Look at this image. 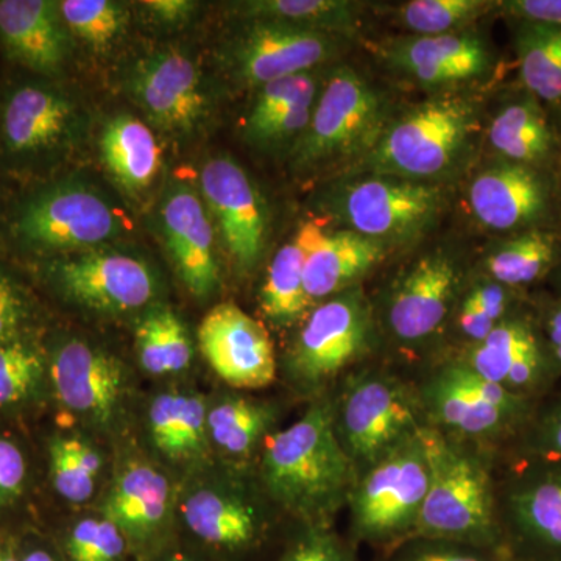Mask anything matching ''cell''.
<instances>
[{
	"mask_svg": "<svg viewBox=\"0 0 561 561\" xmlns=\"http://www.w3.org/2000/svg\"><path fill=\"white\" fill-rule=\"evenodd\" d=\"M101 149L106 168L124 190L140 192L157 179L161 165L157 138L130 114H121L106 124Z\"/></svg>",
	"mask_w": 561,
	"mask_h": 561,
	"instance_id": "cell-35",
	"label": "cell"
},
{
	"mask_svg": "<svg viewBox=\"0 0 561 561\" xmlns=\"http://www.w3.org/2000/svg\"><path fill=\"white\" fill-rule=\"evenodd\" d=\"M62 549L70 561H119L125 535L105 516L81 519L66 534Z\"/></svg>",
	"mask_w": 561,
	"mask_h": 561,
	"instance_id": "cell-44",
	"label": "cell"
},
{
	"mask_svg": "<svg viewBox=\"0 0 561 561\" xmlns=\"http://www.w3.org/2000/svg\"><path fill=\"white\" fill-rule=\"evenodd\" d=\"M7 231L21 250L47 256L108 241L121 231V221L90 187L57 181L18 202Z\"/></svg>",
	"mask_w": 561,
	"mask_h": 561,
	"instance_id": "cell-11",
	"label": "cell"
},
{
	"mask_svg": "<svg viewBox=\"0 0 561 561\" xmlns=\"http://www.w3.org/2000/svg\"><path fill=\"white\" fill-rule=\"evenodd\" d=\"M161 225L181 280L195 297H209L219 286L214 231L205 205L190 186L176 184L168 192Z\"/></svg>",
	"mask_w": 561,
	"mask_h": 561,
	"instance_id": "cell-26",
	"label": "cell"
},
{
	"mask_svg": "<svg viewBox=\"0 0 561 561\" xmlns=\"http://www.w3.org/2000/svg\"><path fill=\"white\" fill-rule=\"evenodd\" d=\"M306 247L300 231L276 251L260 291L261 311L278 328L297 324L311 312L305 289Z\"/></svg>",
	"mask_w": 561,
	"mask_h": 561,
	"instance_id": "cell-37",
	"label": "cell"
},
{
	"mask_svg": "<svg viewBox=\"0 0 561 561\" xmlns=\"http://www.w3.org/2000/svg\"><path fill=\"white\" fill-rule=\"evenodd\" d=\"M14 542H16L20 561H61L60 557L55 556L44 542L36 540V538L14 537Z\"/></svg>",
	"mask_w": 561,
	"mask_h": 561,
	"instance_id": "cell-52",
	"label": "cell"
},
{
	"mask_svg": "<svg viewBox=\"0 0 561 561\" xmlns=\"http://www.w3.org/2000/svg\"><path fill=\"white\" fill-rule=\"evenodd\" d=\"M279 421L276 402L249 397H227L208 411V437L225 456L249 461Z\"/></svg>",
	"mask_w": 561,
	"mask_h": 561,
	"instance_id": "cell-33",
	"label": "cell"
},
{
	"mask_svg": "<svg viewBox=\"0 0 561 561\" xmlns=\"http://www.w3.org/2000/svg\"><path fill=\"white\" fill-rule=\"evenodd\" d=\"M529 302L538 331L561 378V298L551 290L530 291Z\"/></svg>",
	"mask_w": 561,
	"mask_h": 561,
	"instance_id": "cell-49",
	"label": "cell"
},
{
	"mask_svg": "<svg viewBox=\"0 0 561 561\" xmlns=\"http://www.w3.org/2000/svg\"><path fill=\"white\" fill-rule=\"evenodd\" d=\"M491 0H411L391 10V20L415 36L467 32L476 21L497 11Z\"/></svg>",
	"mask_w": 561,
	"mask_h": 561,
	"instance_id": "cell-41",
	"label": "cell"
},
{
	"mask_svg": "<svg viewBox=\"0 0 561 561\" xmlns=\"http://www.w3.org/2000/svg\"><path fill=\"white\" fill-rule=\"evenodd\" d=\"M346 41L284 22L253 20L232 39L228 62L236 80L261 88L327 65Z\"/></svg>",
	"mask_w": 561,
	"mask_h": 561,
	"instance_id": "cell-18",
	"label": "cell"
},
{
	"mask_svg": "<svg viewBox=\"0 0 561 561\" xmlns=\"http://www.w3.org/2000/svg\"><path fill=\"white\" fill-rule=\"evenodd\" d=\"M181 513L195 537L228 551L256 545L267 527L262 502L239 489L194 491L181 505Z\"/></svg>",
	"mask_w": 561,
	"mask_h": 561,
	"instance_id": "cell-27",
	"label": "cell"
},
{
	"mask_svg": "<svg viewBox=\"0 0 561 561\" xmlns=\"http://www.w3.org/2000/svg\"><path fill=\"white\" fill-rule=\"evenodd\" d=\"M35 308L28 290L13 273L0 265V342L33 331Z\"/></svg>",
	"mask_w": 561,
	"mask_h": 561,
	"instance_id": "cell-48",
	"label": "cell"
},
{
	"mask_svg": "<svg viewBox=\"0 0 561 561\" xmlns=\"http://www.w3.org/2000/svg\"><path fill=\"white\" fill-rule=\"evenodd\" d=\"M202 191L232 261L253 271L267 242V213L253 181L231 158H214L203 168Z\"/></svg>",
	"mask_w": 561,
	"mask_h": 561,
	"instance_id": "cell-21",
	"label": "cell"
},
{
	"mask_svg": "<svg viewBox=\"0 0 561 561\" xmlns=\"http://www.w3.org/2000/svg\"><path fill=\"white\" fill-rule=\"evenodd\" d=\"M546 284L549 286L548 290H551L552 294H556L557 297L561 298V262L559 267H557L556 271L552 272V275L549 276L548 283Z\"/></svg>",
	"mask_w": 561,
	"mask_h": 561,
	"instance_id": "cell-54",
	"label": "cell"
},
{
	"mask_svg": "<svg viewBox=\"0 0 561 561\" xmlns=\"http://www.w3.org/2000/svg\"><path fill=\"white\" fill-rule=\"evenodd\" d=\"M323 206L343 230L393 249L423 238L438 224L448 206V192L442 184L356 173L334 184Z\"/></svg>",
	"mask_w": 561,
	"mask_h": 561,
	"instance_id": "cell-9",
	"label": "cell"
},
{
	"mask_svg": "<svg viewBox=\"0 0 561 561\" xmlns=\"http://www.w3.org/2000/svg\"><path fill=\"white\" fill-rule=\"evenodd\" d=\"M421 432L354 482L345 508L353 541L386 552L415 531L430 489Z\"/></svg>",
	"mask_w": 561,
	"mask_h": 561,
	"instance_id": "cell-10",
	"label": "cell"
},
{
	"mask_svg": "<svg viewBox=\"0 0 561 561\" xmlns=\"http://www.w3.org/2000/svg\"><path fill=\"white\" fill-rule=\"evenodd\" d=\"M421 437L430 461V489L413 535L467 542L507 560L497 512L501 453L427 426Z\"/></svg>",
	"mask_w": 561,
	"mask_h": 561,
	"instance_id": "cell-3",
	"label": "cell"
},
{
	"mask_svg": "<svg viewBox=\"0 0 561 561\" xmlns=\"http://www.w3.org/2000/svg\"><path fill=\"white\" fill-rule=\"evenodd\" d=\"M32 489V460L24 443L0 431V518L20 511Z\"/></svg>",
	"mask_w": 561,
	"mask_h": 561,
	"instance_id": "cell-45",
	"label": "cell"
},
{
	"mask_svg": "<svg viewBox=\"0 0 561 561\" xmlns=\"http://www.w3.org/2000/svg\"><path fill=\"white\" fill-rule=\"evenodd\" d=\"M553 121H556L557 135H559L560 142V164H559V176L561 181V110L557 111V113H552Z\"/></svg>",
	"mask_w": 561,
	"mask_h": 561,
	"instance_id": "cell-55",
	"label": "cell"
},
{
	"mask_svg": "<svg viewBox=\"0 0 561 561\" xmlns=\"http://www.w3.org/2000/svg\"><path fill=\"white\" fill-rule=\"evenodd\" d=\"M561 262V227L537 228L494 238L483 251L478 272L511 289L537 290Z\"/></svg>",
	"mask_w": 561,
	"mask_h": 561,
	"instance_id": "cell-29",
	"label": "cell"
},
{
	"mask_svg": "<svg viewBox=\"0 0 561 561\" xmlns=\"http://www.w3.org/2000/svg\"><path fill=\"white\" fill-rule=\"evenodd\" d=\"M130 94L151 122L169 133L195 130L208 114L201 70L183 51L158 50L138 62Z\"/></svg>",
	"mask_w": 561,
	"mask_h": 561,
	"instance_id": "cell-22",
	"label": "cell"
},
{
	"mask_svg": "<svg viewBox=\"0 0 561 561\" xmlns=\"http://www.w3.org/2000/svg\"><path fill=\"white\" fill-rule=\"evenodd\" d=\"M151 442L175 461L197 459L208 445V409L201 394L161 393L149 411Z\"/></svg>",
	"mask_w": 561,
	"mask_h": 561,
	"instance_id": "cell-34",
	"label": "cell"
},
{
	"mask_svg": "<svg viewBox=\"0 0 561 561\" xmlns=\"http://www.w3.org/2000/svg\"><path fill=\"white\" fill-rule=\"evenodd\" d=\"M485 108L468 91L431 94L397 111L371 153L350 172L381 173L440 184L467 164L483 142Z\"/></svg>",
	"mask_w": 561,
	"mask_h": 561,
	"instance_id": "cell-2",
	"label": "cell"
},
{
	"mask_svg": "<svg viewBox=\"0 0 561 561\" xmlns=\"http://www.w3.org/2000/svg\"><path fill=\"white\" fill-rule=\"evenodd\" d=\"M279 561H360L356 549L332 526H302Z\"/></svg>",
	"mask_w": 561,
	"mask_h": 561,
	"instance_id": "cell-47",
	"label": "cell"
},
{
	"mask_svg": "<svg viewBox=\"0 0 561 561\" xmlns=\"http://www.w3.org/2000/svg\"><path fill=\"white\" fill-rule=\"evenodd\" d=\"M260 454L265 496L302 526H332L345 511L356 471L335 437L328 394L271 435Z\"/></svg>",
	"mask_w": 561,
	"mask_h": 561,
	"instance_id": "cell-1",
	"label": "cell"
},
{
	"mask_svg": "<svg viewBox=\"0 0 561 561\" xmlns=\"http://www.w3.org/2000/svg\"><path fill=\"white\" fill-rule=\"evenodd\" d=\"M560 383L535 404L522 434L501 453L502 459L561 465Z\"/></svg>",
	"mask_w": 561,
	"mask_h": 561,
	"instance_id": "cell-42",
	"label": "cell"
},
{
	"mask_svg": "<svg viewBox=\"0 0 561 561\" xmlns=\"http://www.w3.org/2000/svg\"><path fill=\"white\" fill-rule=\"evenodd\" d=\"M238 10L250 21H278L346 39L362 25V3L348 0H253Z\"/></svg>",
	"mask_w": 561,
	"mask_h": 561,
	"instance_id": "cell-38",
	"label": "cell"
},
{
	"mask_svg": "<svg viewBox=\"0 0 561 561\" xmlns=\"http://www.w3.org/2000/svg\"><path fill=\"white\" fill-rule=\"evenodd\" d=\"M379 60L432 94L470 91L497 68L490 41L471 31L438 36H398L376 46Z\"/></svg>",
	"mask_w": 561,
	"mask_h": 561,
	"instance_id": "cell-15",
	"label": "cell"
},
{
	"mask_svg": "<svg viewBox=\"0 0 561 561\" xmlns=\"http://www.w3.org/2000/svg\"><path fill=\"white\" fill-rule=\"evenodd\" d=\"M497 11L508 21L545 22L561 27V0H502Z\"/></svg>",
	"mask_w": 561,
	"mask_h": 561,
	"instance_id": "cell-50",
	"label": "cell"
},
{
	"mask_svg": "<svg viewBox=\"0 0 561 561\" xmlns=\"http://www.w3.org/2000/svg\"><path fill=\"white\" fill-rule=\"evenodd\" d=\"M198 342L210 368L232 389L262 390L276 381L278 360L268 331L234 302L206 313Z\"/></svg>",
	"mask_w": 561,
	"mask_h": 561,
	"instance_id": "cell-20",
	"label": "cell"
},
{
	"mask_svg": "<svg viewBox=\"0 0 561 561\" xmlns=\"http://www.w3.org/2000/svg\"><path fill=\"white\" fill-rule=\"evenodd\" d=\"M44 278L66 300L102 313L142 308L157 294V278L146 262L116 251H88L51 257Z\"/></svg>",
	"mask_w": 561,
	"mask_h": 561,
	"instance_id": "cell-16",
	"label": "cell"
},
{
	"mask_svg": "<svg viewBox=\"0 0 561 561\" xmlns=\"http://www.w3.org/2000/svg\"><path fill=\"white\" fill-rule=\"evenodd\" d=\"M328 398L335 437L356 479L427 426L415 378L387 362L360 365Z\"/></svg>",
	"mask_w": 561,
	"mask_h": 561,
	"instance_id": "cell-4",
	"label": "cell"
},
{
	"mask_svg": "<svg viewBox=\"0 0 561 561\" xmlns=\"http://www.w3.org/2000/svg\"><path fill=\"white\" fill-rule=\"evenodd\" d=\"M66 28L92 49H110L124 35L128 11L110 0H65L58 3Z\"/></svg>",
	"mask_w": 561,
	"mask_h": 561,
	"instance_id": "cell-43",
	"label": "cell"
},
{
	"mask_svg": "<svg viewBox=\"0 0 561 561\" xmlns=\"http://www.w3.org/2000/svg\"><path fill=\"white\" fill-rule=\"evenodd\" d=\"M49 390L62 411L95 426L113 423L125 393V370L101 348L68 339L47 350Z\"/></svg>",
	"mask_w": 561,
	"mask_h": 561,
	"instance_id": "cell-19",
	"label": "cell"
},
{
	"mask_svg": "<svg viewBox=\"0 0 561 561\" xmlns=\"http://www.w3.org/2000/svg\"><path fill=\"white\" fill-rule=\"evenodd\" d=\"M518 84L551 113L561 110V27L545 22L511 21Z\"/></svg>",
	"mask_w": 561,
	"mask_h": 561,
	"instance_id": "cell-32",
	"label": "cell"
},
{
	"mask_svg": "<svg viewBox=\"0 0 561 561\" xmlns=\"http://www.w3.org/2000/svg\"><path fill=\"white\" fill-rule=\"evenodd\" d=\"M382 345L373 301L364 287H353L313 306L291 339L283 370L295 390L317 400L375 360Z\"/></svg>",
	"mask_w": 561,
	"mask_h": 561,
	"instance_id": "cell-7",
	"label": "cell"
},
{
	"mask_svg": "<svg viewBox=\"0 0 561 561\" xmlns=\"http://www.w3.org/2000/svg\"><path fill=\"white\" fill-rule=\"evenodd\" d=\"M58 2L0 0V49L33 76H60L69 54V35Z\"/></svg>",
	"mask_w": 561,
	"mask_h": 561,
	"instance_id": "cell-25",
	"label": "cell"
},
{
	"mask_svg": "<svg viewBox=\"0 0 561 561\" xmlns=\"http://www.w3.org/2000/svg\"><path fill=\"white\" fill-rule=\"evenodd\" d=\"M472 220L494 238L561 227L559 173L490 160L467 191Z\"/></svg>",
	"mask_w": 561,
	"mask_h": 561,
	"instance_id": "cell-14",
	"label": "cell"
},
{
	"mask_svg": "<svg viewBox=\"0 0 561 561\" xmlns=\"http://www.w3.org/2000/svg\"><path fill=\"white\" fill-rule=\"evenodd\" d=\"M3 219V209H2V203H0V224H2Z\"/></svg>",
	"mask_w": 561,
	"mask_h": 561,
	"instance_id": "cell-56",
	"label": "cell"
},
{
	"mask_svg": "<svg viewBox=\"0 0 561 561\" xmlns=\"http://www.w3.org/2000/svg\"><path fill=\"white\" fill-rule=\"evenodd\" d=\"M451 354L486 381L524 400L540 401L561 382L529 301L502 321L485 341Z\"/></svg>",
	"mask_w": 561,
	"mask_h": 561,
	"instance_id": "cell-17",
	"label": "cell"
},
{
	"mask_svg": "<svg viewBox=\"0 0 561 561\" xmlns=\"http://www.w3.org/2000/svg\"><path fill=\"white\" fill-rule=\"evenodd\" d=\"M47 463L55 493L70 504L90 501L102 471L101 454L76 435H54L47 443Z\"/></svg>",
	"mask_w": 561,
	"mask_h": 561,
	"instance_id": "cell-40",
	"label": "cell"
},
{
	"mask_svg": "<svg viewBox=\"0 0 561 561\" xmlns=\"http://www.w3.org/2000/svg\"><path fill=\"white\" fill-rule=\"evenodd\" d=\"M171 508V486L147 463H131L117 476L103 504V516L125 537L144 541L161 529Z\"/></svg>",
	"mask_w": 561,
	"mask_h": 561,
	"instance_id": "cell-30",
	"label": "cell"
},
{
	"mask_svg": "<svg viewBox=\"0 0 561 561\" xmlns=\"http://www.w3.org/2000/svg\"><path fill=\"white\" fill-rule=\"evenodd\" d=\"M497 512L508 561H561V465L500 454Z\"/></svg>",
	"mask_w": 561,
	"mask_h": 561,
	"instance_id": "cell-13",
	"label": "cell"
},
{
	"mask_svg": "<svg viewBox=\"0 0 561 561\" xmlns=\"http://www.w3.org/2000/svg\"><path fill=\"white\" fill-rule=\"evenodd\" d=\"M47 389V348L35 332L0 342V415L27 411Z\"/></svg>",
	"mask_w": 561,
	"mask_h": 561,
	"instance_id": "cell-36",
	"label": "cell"
},
{
	"mask_svg": "<svg viewBox=\"0 0 561 561\" xmlns=\"http://www.w3.org/2000/svg\"><path fill=\"white\" fill-rule=\"evenodd\" d=\"M386 95L353 66H337L321 84L311 122L291 147L297 172L350 169L353 172L393 116Z\"/></svg>",
	"mask_w": 561,
	"mask_h": 561,
	"instance_id": "cell-8",
	"label": "cell"
},
{
	"mask_svg": "<svg viewBox=\"0 0 561 561\" xmlns=\"http://www.w3.org/2000/svg\"><path fill=\"white\" fill-rule=\"evenodd\" d=\"M180 561H190V560H180Z\"/></svg>",
	"mask_w": 561,
	"mask_h": 561,
	"instance_id": "cell-57",
	"label": "cell"
},
{
	"mask_svg": "<svg viewBox=\"0 0 561 561\" xmlns=\"http://www.w3.org/2000/svg\"><path fill=\"white\" fill-rule=\"evenodd\" d=\"M0 561H20L14 535L0 534Z\"/></svg>",
	"mask_w": 561,
	"mask_h": 561,
	"instance_id": "cell-53",
	"label": "cell"
},
{
	"mask_svg": "<svg viewBox=\"0 0 561 561\" xmlns=\"http://www.w3.org/2000/svg\"><path fill=\"white\" fill-rule=\"evenodd\" d=\"M415 378L427 427L504 453L522 434L538 401L486 381L456 354H442Z\"/></svg>",
	"mask_w": 561,
	"mask_h": 561,
	"instance_id": "cell-6",
	"label": "cell"
},
{
	"mask_svg": "<svg viewBox=\"0 0 561 561\" xmlns=\"http://www.w3.org/2000/svg\"><path fill=\"white\" fill-rule=\"evenodd\" d=\"M136 350L144 370L154 376L186 370L194 356L186 327L168 308L151 309L139 320Z\"/></svg>",
	"mask_w": 561,
	"mask_h": 561,
	"instance_id": "cell-39",
	"label": "cell"
},
{
	"mask_svg": "<svg viewBox=\"0 0 561 561\" xmlns=\"http://www.w3.org/2000/svg\"><path fill=\"white\" fill-rule=\"evenodd\" d=\"M321 84L319 73L309 70L261 87L245 119L247 139L264 149L295 146L311 122Z\"/></svg>",
	"mask_w": 561,
	"mask_h": 561,
	"instance_id": "cell-28",
	"label": "cell"
},
{
	"mask_svg": "<svg viewBox=\"0 0 561 561\" xmlns=\"http://www.w3.org/2000/svg\"><path fill=\"white\" fill-rule=\"evenodd\" d=\"M483 144L490 160L559 173L560 142L552 113L519 84L491 111Z\"/></svg>",
	"mask_w": 561,
	"mask_h": 561,
	"instance_id": "cell-23",
	"label": "cell"
},
{
	"mask_svg": "<svg viewBox=\"0 0 561 561\" xmlns=\"http://www.w3.org/2000/svg\"><path fill=\"white\" fill-rule=\"evenodd\" d=\"M43 80H21L0 95V162L7 173L35 175L50 168L76 136V106Z\"/></svg>",
	"mask_w": 561,
	"mask_h": 561,
	"instance_id": "cell-12",
	"label": "cell"
},
{
	"mask_svg": "<svg viewBox=\"0 0 561 561\" xmlns=\"http://www.w3.org/2000/svg\"><path fill=\"white\" fill-rule=\"evenodd\" d=\"M140 5L161 24L171 25L190 20L192 13L197 9V3L191 2V0H149Z\"/></svg>",
	"mask_w": 561,
	"mask_h": 561,
	"instance_id": "cell-51",
	"label": "cell"
},
{
	"mask_svg": "<svg viewBox=\"0 0 561 561\" xmlns=\"http://www.w3.org/2000/svg\"><path fill=\"white\" fill-rule=\"evenodd\" d=\"M306 247L305 289L312 308L362 286V280L387 256L389 247L350 230H328L316 221L300 227Z\"/></svg>",
	"mask_w": 561,
	"mask_h": 561,
	"instance_id": "cell-24",
	"label": "cell"
},
{
	"mask_svg": "<svg viewBox=\"0 0 561 561\" xmlns=\"http://www.w3.org/2000/svg\"><path fill=\"white\" fill-rule=\"evenodd\" d=\"M382 553V561H507L478 546L423 535H411Z\"/></svg>",
	"mask_w": 561,
	"mask_h": 561,
	"instance_id": "cell-46",
	"label": "cell"
},
{
	"mask_svg": "<svg viewBox=\"0 0 561 561\" xmlns=\"http://www.w3.org/2000/svg\"><path fill=\"white\" fill-rule=\"evenodd\" d=\"M529 295L502 286L482 273H471L454 309L446 335V341L453 345L446 353L470 348L485 341L502 321L529 301Z\"/></svg>",
	"mask_w": 561,
	"mask_h": 561,
	"instance_id": "cell-31",
	"label": "cell"
},
{
	"mask_svg": "<svg viewBox=\"0 0 561 561\" xmlns=\"http://www.w3.org/2000/svg\"><path fill=\"white\" fill-rule=\"evenodd\" d=\"M471 271L459 251L435 247L405 264L375 306L383 343L409 360H426L443 353L454 309Z\"/></svg>",
	"mask_w": 561,
	"mask_h": 561,
	"instance_id": "cell-5",
	"label": "cell"
}]
</instances>
